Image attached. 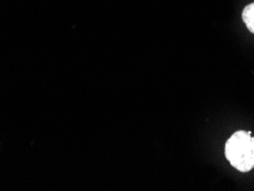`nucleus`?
<instances>
[{"mask_svg":"<svg viewBox=\"0 0 254 191\" xmlns=\"http://www.w3.org/2000/svg\"><path fill=\"white\" fill-rule=\"evenodd\" d=\"M242 17L248 29L254 33V2L245 7L244 10H243Z\"/></svg>","mask_w":254,"mask_h":191,"instance_id":"nucleus-2","label":"nucleus"},{"mask_svg":"<svg viewBox=\"0 0 254 191\" xmlns=\"http://www.w3.org/2000/svg\"><path fill=\"white\" fill-rule=\"evenodd\" d=\"M226 158L240 172L254 168V137L251 132L238 130L230 136L226 143Z\"/></svg>","mask_w":254,"mask_h":191,"instance_id":"nucleus-1","label":"nucleus"}]
</instances>
